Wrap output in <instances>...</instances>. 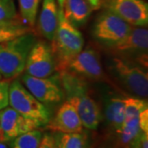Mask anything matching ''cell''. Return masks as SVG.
Wrapping results in <instances>:
<instances>
[{"label": "cell", "instance_id": "3", "mask_svg": "<svg viewBox=\"0 0 148 148\" xmlns=\"http://www.w3.org/2000/svg\"><path fill=\"white\" fill-rule=\"evenodd\" d=\"M36 40V36L28 32L0 44V75L3 78L13 79L24 72L27 56Z\"/></svg>", "mask_w": 148, "mask_h": 148}, {"label": "cell", "instance_id": "29", "mask_svg": "<svg viewBox=\"0 0 148 148\" xmlns=\"http://www.w3.org/2000/svg\"><path fill=\"white\" fill-rule=\"evenodd\" d=\"M2 78H3V77H2V76L0 75V80H2Z\"/></svg>", "mask_w": 148, "mask_h": 148}, {"label": "cell", "instance_id": "1", "mask_svg": "<svg viewBox=\"0 0 148 148\" xmlns=\"http://www.w3.org/2000/svg\"><path fill=\"white\" fill-rule=\"evenodd\" d=\"M66 101L75 107L83 127L96 130L103 115L96 101L91 97L86 80L68 70L58 72Z\"/></svg>", "mask_w": 148, "mask_h": 148}, {"label": "cell", "instance_id": "19", "mask_svg": "<svg viewBox=\"0 0 148 148\" xmlns=\"http://www.w3.org/2000/svg\"><path fill=\"white\" fill-rule=\"evenodd\" d=\"M42 136V132L38 128L31 130L12 140L10 148H39Z\"/></svg>", "mask_w": 148, "mask_h": 148}, {"label": "cell", "instance_id": "30", "mask_svg": "<svg viewBox=\"0 0 148 148\" xmlns=\"http://www.w3.org/2000/svg\"><path fill=\"white\" fill-rule=\"evenodd\" d=\"M124 148H130V147H127V146L126 147H124Z\"/></svg>", "mask_w": 148, "mask_h": 148}, {"label": "cell", "instance_id": "26", "mask_svg": "<svg viewBox=\"0 0 148 148\" xmlns=\"http://www.w3.org/2000/svg\"><path fill=\"white\" fill-rule=\"evenodd\" d=\"M138 123L141 131L148 133V108L143 110L138 115Z\"/></svg>", "mask_w": 148, "mask_h": 148}, {"label": "cell", "instance_id": "17", "mask_svg": "<svg viewBox=\"0 0 148 148\" xmlns=\"http://www.w3.org/2000/svg\"><path fill=\"white\" fill-rule=\"evenodd\" d=\"M58 148H90L88 132L84 130L77 132H53Z\"/></svg>", "mask_w": 148, "mask_h": 148}, {"label": "cell", "instance_id": "2", "mask_svg": "<svg viewBox=\"0 0 148 148\" xmlns=\"http://www.w3.org/2000/svg\"><path fill=\"white\" fill-rule=\"evenodd\" d=\"M64 0H57L58 23L52 40L51 49L55 57L57 70H64L69 62L84 48L83 36L64 16Z\"/></svg>", "mask_w": 148, "mask_h": 148}, {"label": "cell", "instance_id": "11", "mask_svg": "<svg viewBox=\"0 0 148 148\" xmlns=\"http://www.w3.org/2000/svg\"><path fill=\"white\" fill-rule=\"evenodd\" d=\"M64 70H68L85 80L95 82L106 80V74L99 54L92 47L82 49L80 53L69 61Z\"/></svg>", "mask_w": 148, "mask_h": 148}, {"label": "cell", "instance_id": "7", "mask_svg": "<svg viewBox=\"0 0 148 148\" xmlns=\"http://www.w3.org/2000/svg\"><path fill=\"white\" fill-rule=\"evenodd\" d=\"M132 28L119 16L104 9L95 19L92 36L96 41L109 48L123 40Z\"/></svg>", "mask_w": 148, "mask_h": 148}, {"label": "cell", "instance_id": "16", "mask_svg": "<svg viewBox=\"0 0 148 148\" xmlns=\"http://www.w3.org/2000/svg\"><path fill=\"white\" fill-rule=\"evenodd\" d=\"M63 9L65 18L77 28L83 26L93 12L86 0H64Z\"/></svg>", "mask_w": 148, "mask_h": 148}, {"label": "cell", "instance_id": "22", "mask_svg": "<svg viewBox=\"0 0 148 148\" xmlns=\"http://www.w3.org/2000/svg\"><path fill=\"white\" fill-rule=\"evenodd\" d=\"M124 114L125 119L138 117L139 114L147 108V101L139 97H124Z\"/></svg>", "mask_w": 148, "mask_h": 148}, {"label": "cell", "instance_id": "10", "mask_svg": "<svg viewBox=\"0 0 148 148\" xmlns=\"http://www.w3.org/2000/svg\"><path fill=\"white\" fill-rule=\"evenodd\" d=\"M57 70V64L51 46L42 40H36L27 56L24 71L35 77H47Z\"/></svg>", "mask_w": 148, "mask_h": 148}, {"label": "cell", "instance_id": "27", "mask_svg": "<svg viewBox=\"0 0 148 148\" xmlns=\"http://www.w3.org/2000/svg\"><path fill=\"white\" fill-rule=\"evenodd\" d=\"M86 1L92 8L93 11L100 9L102 5V2H103V0H86Z\"/></svg>", "mask_w": 148, "mask_h": 148}, {"label": "cell", "instance_id": "28", "mask_svg": "<svg viewBox=\"0 0 148 148\" xmlns=\"http://www.w3.org/2000/svg\"><path fill=\"white\" fill-rule=\"evenodd\" d=\"M0 148H8V147L7 146L6 143H3V142L0 141Z\"/></svg>", "mask_w": 148, "mask_h": 148}, {"label": "cell", "instance_id": "31", "mask_svg": "<svg viewBox=\"0 0 148 148\" xmlns=\"http://www.w3.org/2000/svg\"><path fill=\"white\" fill-rule=\"evenodd\" d=\"M101 148H107V147H101Z\"/></svg>", "mask_w": 148, "mask_h": 148}, {"label": "cell", "instance_id": "12", "mask_svg": "<svg viewBox=\"0 0 148 148\" xmlns=\"http://www.w3.org/2000/svg\"><path fill=\"white\" fill-rule=\"evenodd\" d=\"M39 127L36 122L23 117L12 107L7 106L0 110L1 142H11L21 134Z\"/></svg>", "mask_w": 148, "mask_h": 148}, {"label": "cell", "instance_id": "15", "mask_svg": "<svg viewBox=\"0 0 148 148\" xmlns=\"http://www.w3.org/2000/svg\"><path fill=\"white\" fill-rule=\"evenodd\" d=\"M58 23V8L57 0H43L38 19L37 28L43 37L52 41Z\"/></svg>", "mask_w": 148, "mask_h": 148}, {"label": "cell", "instance_id": "25", "mask_svg": "<svg viewBox=\"0 0 148 148\" xmlns=\"http://www.w3.org/2000/svg\"><path fill=\"white\" fill-rule=\"evenodd\" d=\"M39 148H58L55 135L53 132L43 134Z\"/></svg>", "mask_w": 148, "mask_h": 148}, {"label": "cell", "instance_id": "20", "mask_svg": "<svg viewBox=\"0 0 148 148\" xmlns=\"http://www.w3.org/2000/svg\"><path fill=\"white\" fill-rule=\"evenodd\" d=\"M141 132L138 117L124 120L120 131L118 132L120 145L123 147H126Z\"/></svg>", "mask_w": 148, "mask_h": 148}, {"label": "cell", "instance_id": "13", "mask_svg": "<svg viewBox=\"0 0 148 148\" xmlns=\"http://www.w3.org/2000/svg\"><path fill=\"white\" fill-rule=\"evenodd\" d=\"M45 127L53 132L63 133L77 132L83 130V125L75 107L66 100Z\"/></svg>", "mask_w": 148, "mask_h": 148}, {"label": "cell", "instance_id": "18", "mask_svg": "<svg viewBox=\"0 0 148 148\" xmlns=\"http://www.w3.org/2000/svg\"><path fill=\"white\" fill-rule=\"evenodd\" d=\"M29 26L25 25L20 18L15 21L0 23V44L14 40L30 32Z\"/></svg>", "mask_w": 148, "mask_h": 148}, {"label": "cell", "instance_id": "8", "mask_svg": "<svg viewBox=\"0 0 148 148\" xmlns=\"http://www.w3.org/2000/svg\"><path fill=\"white\" fill-rule=\"evenodd\" d=\"M118 57L127 58L143 68H147L148 30L147 27H132L123 40L108 48Z\"/></svg>", "mask_w": 148, "mask_h": 148}, {"label": "cell", "instance_id": "14", "mask_svg": "<svg viewBox=\"0 0 148 148\" xmlns=\"http://www.w3.org/2000/svg\"><path fill=\"white\" fill-rule=\"evenodd\" d=\"M104 116L108 126L118 132L120 131L125 119L124 97L114 92H106L103 94Z\"/></svg>", "mask_w": 148, "mask_h": 148}, {"label": "cell", "instance_id": "9", "mask_svg": "<svg viewBox=\"0 0 148 148\" xmlns=\"http://www.w3.org/2000/svg\"><path fill=\"white\" fill-rule=\"evenodd\" d=\"M101 8L114 13L132 27H147L148 3L145 0H103Z\"/></svg>", "mask_w": 148, "mask_h": 148}, {"label": "cell", "instance_id": "4", "mask_svg": "<svg viewBox=\"0 0 148 148\" xmlns=\"http://www.w3.org/2000/svg\"><path fill=\"white\" fill-rule=\"evenodd\" d=\"M8 106L23 117L36 122L40 127L47 125L52 118L49 108L38 101L18 80L9 84Z\"/></svg>", "mask_w": 148, "mask_h": 148}, {"label": "cell", "instance_id": "23", "mask_svg": "<svg viewBox=\"0 0 148 148\" xmlns=\"http://www.w3.org/2000/svg\"><path fill=\"white\" fill-rule=\"evenodd\" d=\"M19 19L14 0H0V23Z\"/></svg>", "mask_w": 148, "mask_h": 148}, {"label": "cell", "instance_id": "24", "mask_svg": "<svg viewBox=\"0 0 148 148\" xmlns=\"http://www.w3.org/2000/svg\"><path fill=\"white\" fill-rule=\"evenodd\" d=\"M9 82L0 80V110L8 106Z\"/></svg>", "mask_w": 148, "mask_h": 148}, {"label": "cell", "instance_id": "6", "mask_svg": "<svg viewBox=\"0 0 148 148\" xmlns=\"http://www.w3.org/2000/svg\"><path fill=\"white\" fill-rule=\"evenodd\" d=\"M21 82L48 108L60 105L65 100L58 73L47 77H35L25 73L21 76Z\"/></svg>", "mask_w": 148, "mask_h": 148}, {"label": "cell", "instance_id": "21", "mask_svg": "<svg viewBox=\"0 0 148 148\" xmlns=\"http://www.w3.org/2000/svg\"><path fill=\"white\" fill-rule=\"evenodd\" d=\"M21 16L29 27H33L36 21L40 0H18Z\"/></svg>", "mask_w": 148, "mask_h": 148}, {"label": "cell", "instance_id": "5", "mask_svg": "<svg viewBox=\"0 0 148 148\" xmlns=\"http://www.w3.org/2000/svg\"><path fill=\"white\" fill-rule=\"evenodd\" d=\"M113 73L131 93L145 99L148 95V74L145 69L127 58L114 57L111 60Z\"/></svg>", "mask_w": 148, "mask_h": 148}]
</instances>
